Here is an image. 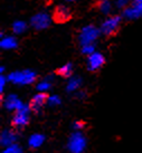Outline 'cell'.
Here are the masks:
<instances>
[{
  "instance_id": "cell-11",
  "label": "cell",
  "mask_w": 142,
  "mask_h": 153,
  "mask_svg": "<svg viewBox=\"0 0 142 153\" xmlns=\"http://www.w3.org/2000/svg\"><path fill=\"white\" fill-rule=\"evenodd\" d=\"M4 106L7 107L8 110L19 111L24 106V104L18 100L16 95H9L8 97L6 98V101H4Z\"/></svg>"
},
{
  "instance_id": "cell-14",
  "label": "cell",
  "mask_w": 142,
  "mask_h": 153,
  "mask_svg": "<svg viewBox=\"0 0 142 153\" xmlns=\"http://www.w3.org/2000/svg\"><path fill=\"white\" fill-rule=\"evenodd\" d=\"M27 28H28V25L22 20H16L13 24V31L16 35H22L26 33Z\"/></svg>"
},
{
  "instance_id": "cell-7",
  "label": "cell",
  "mask_w": 142,
  "mask_h": 153,
  "mask_svg": "<svg viewBox=\"0 0 142 153\" xmlns=\"http://www.w3.org/2000/svg\"><path fill=\"white\" fill-rule=\"evenodd\" d=\"M29 111L30 107H28L27 105H24L19 111H16V115L13 120V125L15 128H22L28 124V122H29Z\"/></svg>"
},
{
  "instance_id": "cell-26",
  "label": "cell",
  "mask_w": 142,
  "mask_h": 153,
  "mask_svg": "<svg viewBox=\"0 0 142 153\" xmlns=\"http://www.w3.org/2000/svg\"><path fill=\"white\" fill-rule=\"evenodd\" d=\"M65 1H66V2H75L76 0H65Z\"/></svg>"
},
{
  "instance_id": "cell-6",
  "label": "cell",
  "mask_w": 142,
  "mask_h": 153,
  "mask_svg": "<svg viewBox=\"0 0 142 153\" xmlns=\"http://www.w3.org/2000/svg\"><path fill=\"white\" fill-rule=\"evenodd\" d=\"M86 145L85 137L80 133L75 132L69 136L68 140V149L72 153H82Z\"/></svg>"
},
{
  "instance_id": "cell-15",
  "label": "cell",
  "mask_w": 142,
  "mask_h": 153,
  "mask_svg": "<svg viewBox=\"0 0 142 153\" xmlns=\"http://www.w3.org/2000/svg\"><path fill=\"white\" fill-rule=\"evenodd\" d=\"M44 140H45V137H44V135H42V134H34V135L30 136L29 139V146L30 148H38V146H40V145L43 144Z\"/></svg>"
},
{
  "instance_id": "cell-5",
  "label": "cell",
  "mask_w": 142,
  "mask_h": 153,
  "mask_svg": "<svg viewBox=\"0 0 142 153\" xmlns=\"http://www.w3.org/2000/svg\"><path fill=\"white\" fill-rule=\"evenodd\" d=\"M52 22V17L45 11L37 13L30 19V25L36 30H44L48 28Z\"/></svg>"
},
{
  "instance_id": "cell-20",
  "label": "cell",
  "mask_w": 142,
  "mask_h": 153,
  "mask_svg": "<svg viewBox=\"0 0 142 153\" xmlns=\"http://www.w3.org/2000/svg\"><path fill=\"white\" fill-rule=\"evenodd\" d=\"M94 51H95L94 44H90V45H84V46H82V53L84 55L90 56L91 54H93Z\"/></svg>"
},
{
  "instance_id": "cell-8",
  "label": "cell",
  "mask_w": 142,
  "mask_h": 153,
  "mask_svg": "<svg viewBox=\"0 0 142 153\" xmlns=\"http://www.w3.org/2000/svg\"><path fill=\"white\" fill-rule=\"evenodd\" d=\"M105 63V58L104 56L101 54V53H97V51H94L93 54H91L87 58V68L92 71V72H95L100 68L102 67Z\"/></svg>"
},
{
  "instance_id": "cell-22",
  "label": "cell",
  "mask_w": 142,
  "mask_h": 153,
  "mask_svg": "<svg viewBox=\"0 0 142 153\" xmlns=\"http://www.w3.org/2000/svg\"><path fill=\"white\" fill-rule=\"evenodd\" d=\"M132 0H116V6L120 9H124L128 4H131Z\"/></svg>"
},
{
  "instance_id": "cell-17",
  "label": "cell",
  "mask_w": 142,
  "mask_h": 153,
  "mask_svg": "<svg viewBox=\"0 0 142 153\" xmlns=\"http://www.w3.org/2000/svg\"><path fill=\"white\" fill-rule=\"evenodd\" d=\"M82 84V79L80 77H72L69 78L68 84H67V92H74L81 86Z\"/></svg>"
},
{
  "instance_id": "cell-2",
  "label": "cell",
  "mask_w": 142,
  "mask_h": 153,
  "mask_svg": "<svg viewBox=\"0 0 142 153\" xmlns=\"http://www.w3.org/2000/svg\"><path fill=\"white\" fill-rule=\"evenodd\" d=\"M36 73L29 69L26 71H20V72H13L10 73L8 75V81H10L13 84H18V85H28L31 84L36 81Z\"/></svg>"
},
{
  "instance_id": "cell-18",
  "label": "cell",
  "mask_w": 142,
  "mask_h": 153,
  "mask_svg": "<svg viewBox=\"0 0 142 153\" xmlns=\"http://www.w3.org/2000/svg\"><path fill=\"white\" fill-rule=\"evenodd\" d=\"M72 72H73V66H72L71 63H68V64H65L64 66L58 68L57 74L63 77H69L72 75Z\"/></svg>"
},
{
  "instance_id": "cell-10",
  "label": "cell",
  "mask_w": 142,
  "mask_h": 153,
  "mask_svg": "<svg viewBox=\"0 0 142 153\" xmlns=\"http://www.w3.org/2000/svg\"><path fill=\"white\" fill-rule=\"evenodd\" d=\"M1 40H0V47L4 49V51H11L17 48L18 42L17 39L13 36H4V34H1Z\"/></svg>"
},
{
  "instance_id": "cell-9",
  "label": "cell",
  "mask_w": 142,
  "mask_h": 153,
  "mask_svg": "<svg viewBox=\"0 0 142 153\" xmlns=\"http://www.w3.org/2000/svg\"><path fill=\"white\" fill-rule=\"evenodd\" d=\"M48 97H49V96H48L46 93H44V92L37 94V95H35L34 98H33L31 102H30V108L33 111H35V112H39L40 108L43 107V105L45 104V102L48 101Z\"/></svg>"
},
{
  "instance_id": "cell-1",
  "label": "cell",
  "mask_w": 142,
  "mask_h": 153,
  "mask_svg": "<svg viewBox=\"0 0 142 153\" xmlns=\"http://www.w3.org/2000/svg\"><path fill=\"white\" fill-rule=\"evenodd\" d=\"M101 30L100 28L95 27L94 25H87L84 26L82 29L78 33L77 40L81 46L84 45H90V44H95V42L97 40Z\"/></svg>"
},
{
  "instance_id": "cell-21",
  "label": "cell",
  "mask_w": 142,
  "mask_h": 153,
  "mask_svg": "<svg viewBox=\"0 0 142 153\" xmlns=\"http://www.w3.org/2000/svg\"><path fill=\"white\" fill-rule=\"evenodd\" d=\"M2 153H22V151L20 150V148L16 144H11L7 146Z\"/></svg>"
},
{
  "instance_id": "cell-24",
  "label": "cell",
  "mask_w": 142,
  "mask_h": 153,
  "mask_svg": "<svg viewBox=\"0 0 142 153\" xmlns=\"http://www.w3.org/2000/svg\"><path fill=\"white\" fill-rule=\"evenodd\" d=\"M7 79H8V78H6V77L2 76V75L0 76V91H1V92L4 91V84H6V81H7Z\"/></svg>"
},
{
  "instance_id": "cell-12",
  "label": "cell",
  "mask_w": 142,
  "mask_h": 153,
  "mask_svg": "<svg viewBox=\"0 0 142 153\" xmlns=\"http://www.w3.org/2000/svg\"><path fill=\"white\" fill-rule=\"evenodd\" d=\"M71 17V13H69V9L65 6H58L55 10V19L57 22H63L68 20Z\"/></svg>"
},
{
  "instance_id": "cell-23",
  "label": "cell",
  "mask_w": 142,
  "mask_h": 153,
  "mask_svg": "<svg viewBox=\"0 0 142 153\" xmlns=\"http://www.w3.org/2000/svg\"><path fill=\"white\" fill-rule=\"evenodd\" d=\"M48 103H49L51 105H58V104L60 103V100L58 96H56V95L49 96V97H48Z\"/></svg>"
},
{
  "instance_id": "cell-25",
  "label": "cell",
  "mask_w": 142,
  "mask_h": 153,
  "mask_svg": "<svg viewBox=\"0 0 142 153\" xmlns=\"http://www.w3.org/2000/svg\"><path fill=\"white\" fill-rule=\"evenodd\" d=\"M84 122H75V124H74V128L75 130H81V128H84Z\"/></svg>"
},
{
  "instance_id": "cell-19",
  "label": "cell",
  "mask_w": 142,
  "mask_h": 153,
  "mask_svg": "<svg viewBox=\"0 0 142 153\" xmlns=\"http://www.w3.org/2000/svg\"><path fill=\"white\" fill-rule=\"evenodd\" d=\"M51 79H52V77H46L44 81H42L40 83H39L38 85H37V88H38V91H40V92H44V91H47L49 87H51Z\"/></svg>"
},
{
  "instance_id": "cell-3",
  "label": "cell",
  "mask_w": 142,
  "mask_h": 153,
  "mask_svg": "<svg viewBox=\"0 0 142 153\" xmlns=\"http://www.w3.org/2000/svg\"><path fill=\"white\" fill-rule=\"evenodd\" d=\"M122 16L126 20H137L142 18V0H132L124 9Z\"/></svg>"
},
{
  "instance_id": "cell-16",
  "label": "cell",
  "mask_w": 142,
  "mask_h": 153,
  "mask_svg": "<svg viewBox=\"0 0 142 153\" xmlns=\"http://www.w3.org/2000/svg\"><path fill=\"white\" fill-rule=\"evenodd\" d=\"M97 6H99L100 11L103 15H109L112 11V4H111L110 0H100Z\"/></svg>"
},
{
  "instance_id": "cell-4",
  "label": "cell",
  "mask_w": 142,
  "mask_h": 153,
  "mask_svg": "<svg viewBox=\"0 0 142 153\" xmlns=\"http://www.w3.org/2000/svg\"><path fill=\"white\" fill-rule=\"evenodd\" d=\"M122 18L120 16H110L108 17L100 27L101 34L105 35V36H112L117 31V29L120 28Z\"/></svg>"
},
{
  "instance_id": "cell-13",
  "label": "cell",
  "mask_w": 142,
  "mask_h": 153,
  "mask_svg": "<svg viewBox=\"0 0 142 153\" xmlns=\"http://www.w3.org/2000/svg\"><path fill=\"white\" fill-rule=\"evenodd\" d=\"M15 140H16V135H15L13 132L8 131V130L2 132V134H1V144L4 146H9V145L13 144Z\"/></svg>"
}]
</instances>
